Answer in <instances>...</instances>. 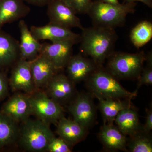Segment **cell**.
<instances>
[{"label":"cell","mask_w":152,"mask_h":152,"mask_svg":"<svg viewBox=\"0 0 152 152\" xmlns=\"http://www.w3.org/2000/svg\"><path fill=\"white\" fill-rule=\"evenodd\" d=\"M80 49L82 54L94 61L99 66L115 51L118 36L115 29L93 26L82 30Z\"/></svg>","instance_id":"obj_1"},{"label":"cell","mask_w":152,"mask_h":152,"mask_svg":"<svg viewBox=\"0 0 152 152\" xmlns=\"http://www.w3.org/2000/svg\"><path fill=\"white\" fill-rule=\"evenodd\" d=\"M86 81L91 93L96 98L131 100L137 94V90L131 92L125 89L103 66H99Z\"/></svg>","instance_id":"obj_2"},{"label":"cell","mask_w":152,"mask_h":152,"mask_svg":"<svg viewBox=\"0 0 152 152\" xmlns=\"http://www.w3.org/2000/svg\"><path fill=\"white\" fill-rule=\"evenodd\" d=\"M136 2L125 3L115 6L100 0L93 1L87 14L93 26L115 29L125 24L127 16L135 12Z\"/></svg>","instance_id":"obj_3"},{"label":"cell","mask_w":152,"mask_h":152,"mask_svg":"<svg viewBox=\"0 0 152 152\" xmlns=\"http://www.w3.org/2000/svg\"><path fill=\"white\" fill-rule=\"evenodd\" d=\"M18 138L25 150L30 152L46 151L51 140L55 137L49 124L37 118L22 122Z\"/></svg>","instance_id":"obj_4"},{"label":"cell","mask_w":152,"mask_h":152,"mask_svg":"<svg viewBox=\"0 0 152 152\" xmlns=\"http://www.w3.org/2000/svg\"><path fill=\"white\" fill-rule=\"evenodd\" d=\"M146 58L142 51L135 53L115 51L107 59L106 69L117 79H138Z\"/></svg>","instance_id":"obj_5"},{"label":"cell","mask_w":152,"mask_h":152,"mask_svg":"<svg viewBox=\"0 0 152 152\" xmlns=\"http://www.w3.org/2000/svg\"><path fill=\"white\" fill-rule=\"evenodd\" d=\"M32 115L49 124H56L64 117L62 106L52 99L45 91L36 90L29 94Z\"/></svg>","instance_id":"obj_6"},{"label":"cell","mask_w":152,"mask_h":152,"mask_svg":"<svg viewBox=\"0 0 152 152\" xmlns=\"http://www.w3.org/2000/svg\"><path fill=\"white\" fill-rule=\"evenodd\" d=\"M92 96L86 93L78 94L68 106L74 121L88 129L94 123L96 115Z\"/></svg>","instance_id":"obj_7"},{"label":"cell","mask_w":152,"mask_h":152,"mask_svg":"<svg viewBox=\"0 0 152 152\" xmlns=\"http://www.w3.org/2000/svg\"><path fill=\"white\" fill-rule=\"evenodd\" d=\"M9 85L12 91L30 94L36 89L31 68V61L20 58L13 66Z\"/></svg>","instance_id":"obj_8"},{"label":"cell","mask_w":152,"mask_h":152,"mask_svg":"<svg viewBox=\"0 0 152 152\" xmlns=\"http://www.w3.org/2000/svg\"><path fill=\"white\" fill-rule=\"evenodd\" d=\"M47 15L50 23L71 29L84 28L74 11L62 0H52L48 4Z\"/></svg>","instance_id":"obj_9"},{"label":"cell","mask_w":152,"mask_h":152,"mask_svg":"<svg viewBox=\"0 0 152 152\" xmlns=\"http://www.w3.org/2000/svg\"><path fill=\"white\" fill-rule=\"evenodd\" d=\"M31 33L37 40H49L52 43L69 41L77 44L80 41V35L73 32L71 29L50 23L42 26H32Z\"/></svg>","instance_id":"obj_10"},{"label":"cell","mask_w":152,"mask_h":152,"mask_svg":"<svg viewBox=\"0 0 152 152\" xmlns=\"http://www.w3.org/2000/svg\"><path fill=\"white\" fill-rule=\"evenodd\" d=\"M75 43L66 41L42 44L40 54L46 57L58 70L66 68L73 56V46Z\"/></svg>","instance_id":"obj_11"},{"label":"cell","mask_w":152,"mask_h":152,"mask_svg":"<svg viewBox=\"0 0 152 152\" xmlns=\"http://www.w3.org/2000/svg\"><path fill=\"white\" fill-rule=\"evenodd\" d=\"M75 84L63 74H56L47 85L46 93L50 98L62 105L76 96Z\"/></svg>","instance_id":"obj_12"},{"label":"cell","mask_w":152,"mask_h":152,"mask_svg":"<svg viewBox=\"0 0 152 152\" xmlns=\"http://www.w3.org/2000/svg\"><path fill=\"white\" fill-rule=\"evenodd\" d=\"M1 111L17 122H23L32 115L29 96L26 93L14 94L2 107Z\"/></svg>","instance_id":"obj_13"},{"label":"cell","mask_w":152,"mask_h":152,"mask_svg":"<svg viewBox=\"0 0 152 152\" xmlns=\"http://www.w3.org/2000/svg\"><path fill=\"white\" fill-rule=\"evenodd\" d=\"M99 66L94 60L81 53L73 55L66 67L67 76L75 84L86 81Z\"/></svg>","instance_id":"obj_14"},{"label":"cell","mask_w":152,"mask_h":152,"mask_svg":"<svg viewBox=\"0 0 152 152\" xmlns=\"http://www.w3.org/2000/svg\"><path fill=\"white\" fill-rule=\"evenodd\" d=\"M31 68L37 90L45 88L49 82L59 71L50 60L40 54L31 61Z\"/></svg>","instance_id":"obj_15"},{"label":"cell","mask_w":152,"mask_h":152,"mask_svg":"<svg viewBox=\"0 0 152 152\" xmlns=\"http://www.w3.org/2000/svg\"><path fill=\"white\" fill-rule=\"evenodd\" d=\"M30 11L23 0H0V29L6 24L27 16Z\"/></svg>","instance_id":"obj_16"},{"label":"cell","mask_w":152,"mask_h":152,"mask_svg":"<svg viewBox=\"0 0 152 152\" xmlns=\"http://www.w3.org/2000/svg\"><path fill=\"white\" fill-rule=\"evenodd\" d=\"M99 137L107 149L113 151H128L126 136L113 124L104 123L99 133Z\"/></svg>","instance_id":"obj_17"},{"label":"cell","mask_w":152,"mask_h":152,"mask_svg":"<svg viewBox=\"0 0 152 152\" xmlns=\"http://www.w3.org/2000/svg\"><path fill=\"white\" fill-rule=\"evenodd\" d=\"M18 25L20 33V57L28 61H32L39 55L42 44L33 35L24 20H20Z\"/></svg>","instance_id":"obj_18"},{"label":"cell","mask_w":152,"mask_h":152,"mask_svg":"<svg viewBox=\"0 0 152 152\" xmlns=\"http://www.w3.org/2000/svg\"><path fill=\"white\" fill-rule=\"evenodd\" d=\"M20 58L19 41L0 29V68L13 66Z\"/></svg>","instance_id":"obj_19"},{"label":"cell","mask_w":152,"mask_h":152,"mask_svg":"<svg viewBox=\"0 0 152 152\" xmlns=\"http://www.w3.org/2000/svg\"><path fill=\"white\" fill-rule=\"evenodd\" d=\"M57 134L72 146L86 137L88 129L74 120L64 117L56 124Z\"/></svg>","instance_id":"obj_20"},{"label":"cell","mask_w":152,"mask_h":152,"mask_svg":"<svg viewBox=\"0 0 152 152\" xmlns=\"http://www.w3.org/2000/svg\"><path fill=\"white\" fill-rule=\"evenodd\" d=\"M115 121L117 127L125 136L131 137L143 130L140 124L138 113L132 105L120 111Z\"/></svg>","instance_id":"obj_21"},{"label":"cell","mask_w":152,"mask_h":152,"mask_svg":"<svg viewBox=\"0 0 152 152\" xmlns=\"http://www.w3.org/2000/svg\"><path fill=\"white\" fill-rule=\"evenodd\" d=\"M99 107L105 122L113 124L118 114L122 110L132 105L131 100L113 99L97 97Z\"/></svg>","instance_id":"obj_22"},{"label":"cell","mask_w":152,"mask_h":152,"mask_svg":"<svg viewBox=\"0 0 152 152\" xmlns=\"http://www.w3.org/2000/svg\"><path fill=\"white\" fill-rule=\"evenodd\" d=\"M18 123L0 111V150L18 138L20 128Z\"/></svg>","instance_id":"obj_23"},{"label":"cell","mask_w":152,"mask_h":152,"mask_svg":"<svg viewBox=\"0 0 152 152\" xmlns=\"http://www.w3.org/2000/svg\"><path fill=\"white\" fill-rule=\"evenodd\" d=\"M130 38L132 42L139 48L149 42L152 38V23L148 20L140 22L130 33Z\"/></svg>","instance_id":"obj_24"},{"label":"cell","mask_w":152,"mask_h":152,"mask_svg":"<svg viewBox=\"0 0 152 152\" xmlns=\"http://www.w3.org/2000/svg\"><path fill=\"white\" fill-rule=\"evenodd\" d=\"M148 133L140 131L128 140V151L131 152H151L152 142Z\"/></svg>","instance_id":"obj_25"},{"label":"cell","mask_w":152,"mask_h":152,"mask_svg":"<svg viewBox=\"0 0 152 152\" xmlns=\"http://www.w3.org/2000/svg\"><path fill=\"white\" fill-rule=\"evenodd\" d=\"M147 65L145 68H143L138 79V89L143 85L151 86L152 84V54L150 52L146 55Z\"/></svg>","instance_id":"obj_26"},{"label":"cell","mask_w":152,"mask_h":152,"mask_svg":"<svg viewBox=\"0 0 152 152\" xmlns=\"http://www.w3.org/2000/svg\"><path fill=\"white\" fill-rule=\"evenodd\" d=\"M76 14H87L92 0H62Z\"/></svg>","instance_id":"obj_27"},{"label":"cell","mask_w":152,"mask_h":152,"mask_svg":"<svg viewBox=\"0 0 152 152\" xmlns=\"http://www.w3.org/2000/svg\"><path fill=\"white\" fill-rule=\"evenodd\" d=\"M72 146L61 137L53 138L49 143L47 151L50 152H70Z\"/></svg>","instance_id":"obj_28"},{"label":"cell","mask_w":152,"mask_h":152,"mask_svg":"<svg viewBox=\"0 0 152 152\" xmlns=\"http://www.w3.org/2000/svg\"><path fill=\"white\" fill-rule=\"evenodd\" d=\"M9 79L4 72H0V100L7 96L8 91Z\"/></svg>","instance_id":"obj_29"},{"label":"cell","mask_w":152,"mask_h":152,"mask_svg":"<svg viewBox=\"0 0 152 152\" xmlns=\"http://www.w3.org/2000/svg\"><path fill=\"white\" fill-rule=\"evenodd\" d=\"M152 129V107L146 110V121L144 127L142 128L143 131L145 132L149 133Z\"/></svg>","instance_id":"obj_30"},{"label":"cell","mask_w":152,"mask_h":152,"mask_svg":"<svg viewBox=\"0 0 152 152\" xmlns=\"http://www.w3.org/2000/svg\"><path fill=\"white\" fill-rule=\"evenodd\" d=\"M24 2L33 5L43 7L48 5L52 0H23Z\"/></svg>","instance_id":"obj_31"},{"label":"cell","mask_w":152,"mask_h":152,"mask_svg":"<svg viewBox=\"0 0 152 152\" xmlns=\"http://www.w3.org/2000/svg\"><path fill=\"white\" fill-rule=\"evenodd\" d=\"M125 3L135 2L136 1L142 3L148 7L152 8V0H124Z\"/></svg>","instance_id":"obj_32"},{"label":"cell","mask_w":152,"mask_h":152,"mask_svg":"<svg viewBox=\"0 0 152 152\" xmlns=\"http://www.w3.org/2000/svg\"><path fill=\"white\" fill-rule=\"evenodd\" d=\"M103 2L113 5L115 6H120L122 4L118 0H100Z\"/></svg>","instance_id":"obj_33"}]
</instances>
